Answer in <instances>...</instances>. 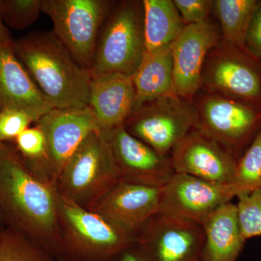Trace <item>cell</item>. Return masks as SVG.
Here are the masks:
<instances>
[{
	"instance_id": "obj_13",
	"label": "cell",
	"mask_w": 261,
	"mask_h": 261,
	"mask_svg": "<svg viewBox=\"0 0 261 261\" xmlns=\"http://www.w3.org/2000/svg\"><path fill=\"white\" fill-rule=\"evenodd\" d=\"M119 170L121 180L163 187L175 172L170 156H163L121 126L102 132Z\"/></svg>"
},
{
	"instance_id": "obj_25",
	"label": "cell",
	"mask_w": 261,
	"mask_h": 261,
	"mask_svg": "<svg viewBox=\"0 0 261 261\" xmlns=\"http://www.w3.org/2000/svg\"><path fill=\"white\" fill-rule=\"evenodd\" d=\"M233 185L238 195L261 189V127L238 160Z\"/></svg>"
},
{
	"instance_id": "obj_19",
	"label": "cell",
	"mask_w": 261,
	"mask_h": 261,
	"mask_svg": "<svg viewBox=\"0 0 261 261\" xmlns=\"http://www.w3.org/2000/svg\"><path fill=\"white\" fill-rule=\"evenodd\" d=\"M204 261H237L247 240L239 223L236 204L220 206L202 224Z\"/></svg>"
},
{
	"instance_id": "obj_33",
	"label": "cell",
	"mask_w": 261,
	"mask_h": 261,
	"mask_svg": "<svg viewBox=\"0 0 261 261\" xmlns=\"http://www.w3.org/2000/svg\"><path fill=\"white\" fill-rule=\"evenodd\" d=\"M5 227L4 223H3V219H2L1 215H0V231Z\"/></svg>"
},
{
	"instance_id": "obj_2",
	"label": "cell",
	"mask_w": 261,
	"mask_h": 261,
	"mask_svg": "<svg viewBox=\"0 0 261 261\" xmlns=\"http://www.w3.org/2000/svg\"><path fill=\"white\" fill-rule=\"evenodd\" d=\"M13 49L54 108L89 106L91 71L81 66L53 32H33Z\"/></svg>"
},
{
	"instance_id": "obj_35",
	"label": "cell",
	"mask_w": 261,
	"mask_h": 261,
	"mask_svg": "<svg viewBox=\"0 0 261 261\" xmlns=\"http://www.w3.org/2000/svg\"><path fill=\"white\" fill-rule=\"evenodd\" d=\"M259 63H260V66H261V58H260V61H259Z\"/></svg>"
},
{
	"instance_id": "obj_23",
	"label": "cell",
	"mask_w": 261,
	"mask_h": 261,
	"mask_svg": "<svg viewBox=\"0 0 261 261\" xmlns=\"http://www.w3.org/2000/svg\"><path fill=\"white\" fill-rule=\"evenodd\" d=\"M14 142L15 149L29 171L41 181L54 186L47 145L42 130L36 126L30 127Z\"/></svg>"
},
{
	"instance_id": "obj_24",
	"label": "cell",
	"mask_w": 261,
	"mask_h": 261,
	"mask_svg": "<svg viewBox=\"0 0 261 261\" xmlns=\"http://www.w3.org/2000/svg\"><path fill=\"white\" fill-rule=\"evenodd\" d=\"M0 261H59L23 233L5 226L0 231Z\"/></svg>"
},
{
	"instance_id": "obj_26",
	"label": "cell",
	"mask_w": 261,
	"mask_h": 261,
	"mask_svg": "<svg viewBox=\"0 0 261 261\" xmlns=\"http://www.w3.org/2000/svg\"><path fill=\"white\" fill-rule=\"evenodd\" d=\"M42 8V0H1V16L8 27L22 30L37 21Z\"/></svg>"
},
{
	"instance_id": "obj_20",
	"label": "cell",
	"mask_w": 261,
	"mask_h": 261,
	"mask_svg": "<svg viewBox=\"0 0 261 261\" xmlns=\"http://www.w3.org/2000/svg\"><path fill=\"white\" fill-rule=\"evenodd\" d=\"M137 106L168 96L176 95L173 82L171 47L146 53L132 75Z\"/></svg>"
},
{
	"instance_id": "obj_7",
	"label": "cell",
	"mask_w": 261,
	"mask_h": 261,
	"mask_svg": "<svg viewBox=\"0 0 261 261\" xmlns=\"http://www.w3.org/2000/svg\"><path fill=\"white\" fill-rule=\"evenodd\" d=\"M123 126L161 155L170 156L178 142L197 128V111L193 103L168 96L136 106Z\"/></svg>"
},
{
	"instance_id": "obj_4",
	"label": "cell",
	"mask_w": 261,
	"mask_h": 261,
	"mask_svg": "<svg viewBox=\"0 0 261 261\" xmlns=\"http://www.w3.org/2000/svg\"><path fill=\"white\" fill-rule=\"evenodd\" d=\"M120 180L107 140L102 132H93L61 170L55 188L62 197L89 210Z\"/></svg>"
},
{
	"instance_id": "obj_6",
	"label": "cell",
	"mask_w": 261,
	"mask_h": 261,
	"mask_svg": "<svg viewBox=\"0 0 261 261\" xmlns=\"http://www.w3.org/2000/svg\"><path fill=\"white\" fill-rule=\"evenodd\" d=\"M113 5L107 0H42V11L75 61L91 71L99 32Z\"/></svg>"
},
{
	"instance_id": "obj_8",
	"label": "cell",
	"mask_w": 261,
	"mask_h": 261,
	"mask_svg": "<svg viewBox=\"0 0 261 261\" xmlns=\"http://www.w3.org/2000/svg\"><path fill=\"white\" fill-rule=\"evenodd\" d=\"M196 129L210 137L239 159L261 127V109L231 98L205 91L193 101Z\"/></svg>"
},
{
	"instance_id": "obj_5",
	"label": "cell",
	"mask_w": 261,
	"mask_h": 261,
	"mask_svg": "<svg viewBox=\"0 0 261 261\" xmlns=\"http://www.w3.org/2000/svg\"><path fill=\"white\" fill-rule=\"evenodd\" d=\"M146 53L142 1H124L111 9L98 37L91 73L132 76Z\"/></svg>"
},
{
	"instance_id": "obj_1",
	"label": "cell",
	"mask_w": 261,
	"mask_h": 261,
	"mask_svg": "<svg viewBox=\"0 0 261 261\" xmlns=\"http://www.w3.org/2000/svg\"><path fill=\"white\" fill-rule=\"evenodd\" d=\"M57 192L34 176L15 147H0V215L8 226L62 257Z\"/></svg>"
},
{
	"instance_id": "obj_28",
	"label": "cell",
	"mask_w": 261,
	"mask_h": 261,
	"mask_svg": "<svg viewBox=\"0 0 261 261\" xmlns=\"http://www.w3.org/2000/svg\"><path fill=\"white\" fill-rule=\"evenodd\" d=\"M36 120L29 113L19 110L0 111V143L15 141Z\"/></svg>"
},
{
	"instance_id": "obj_15",
	"label": "cell",
	"mask_w": 261,
	"mask_h": 261,
	"mask_svg": "<svg viewBox=\"0 0 261 261\" xmlns=\"http://www.w3.org/2000/svg\"><path fill=\"white\" fill-rule=\"evenodd\" d=\"M42 130L55 182L75 151L90 134L101 132L89 107L53 108L34 123Z\"/></svg>"
},
{
	"instance_id": "obj_12",
	"label": "cell",
	"mask_w": 261,
	"mask_h": 261,
	"mask_svg": "<svg viewBox=\"0 0 261 261\" xmlns=\"http://www.w3.org/2000/svg\"><path fill=\"white\" fill-rule=\"evenodd\" d=\"M221 41L220 29L209 19L185 27L171 46L173 82L178 97L192 102L202 89V72L206 58Z\"/></svg>"
},
{
	"instance_id": "obj_18",
	"label": "cell",
	"mask_w": 261,
	"mask_h": 261,
	"mask_svg": "<svg viewBox=\"0 0 261 261\" xmlns=\"http://www.w3.org/2000/svg\"><path fill=\"white\" fill-rule=\"evenodd\" d=\"M92 74L89 106L101 132L123 126L137 106L132 76Z\"/></svg>"
},
{
	"instance_id": "obj_31",
	"label": "cell",
	"mask_w": 261,
	"mask_h": 261,
	"mask_svg": "<svg viewBox=\"0 0 261 261\" xmlns=\"http://www.w3.org/2000/svg\"><path fill=\"white\" fill-rule=\"evenodd\" d=\"M107 261H147L135 243L117 252Z\"/></svg>"
},
{
	"instance_id": "obj_21",
	"label": "cell",
	"mask_w": 261,
	"mask_h": 261,
	"mask_svg": "<svg viewBox=\"0 0 261 261\" xmlns=\"http://www.w3.org/2000/svg\"><path fill=\"white\" fill-rule=\"evenodd\" d=\"M142 3L146 53L171 47L186 27L173 0H143Z\"/></svg>"
},
{
	"instance_id": "obj_30",
	"label": "cell",
	"mask_w": 261,
	"mask_h": 261,
	"mask_svg": "<svg viewBox=\"0 0 261 261\" xmlns=\"http://www.w3.org/2000/svg\"><path fill=\"white\" fill-rule=\"evenodd\" d=\"M244 49L254 58H261V0H257L256 7L252 14L247 29Z\"/></svg>"
},
{
	"instance_id": "obj_9",
	"label": "cell",
	"mask_w": 261,
	"mask_h": 261,
	"mask_svg": "<svg viewBox=\"0 0 261 261\" xmlns=\"http://www.w3.org/2000/svg\"><path fill=\"white\" fill-rule=\"evenodd\" d=\"M261 109V66L245 49L221 41L206 58L202 89Z\"/></svg>"
},
{
	"instance_id": "obj_34",
	"label": "cell",
	"mask_w": 261,
	"mask_h": 261,
	"mask_svg": "<svg viewBox=\"0 0 261 261\" xmlns=\"http://www.w3.org/2000/svg\"><path fill=\"white\" fill-rule=\"evenodd\" d=\"M58 260H59V261H69V260H66V259L63 258V257H61V258L58 259Z\"/></svg>"
},
{
	"instance_id": "obj_17",
	"label": "cell",
	"mask_w": 261,
	"mask_h": 261,
	"mask_svg": "<svg viewBox=\"0 0 261 261\" xmlns=\"http://www.w3.org/2000/svg\"><path fill=\"white\" fill-rule=\"evenodd\" d=\"M53 106L20 60L11 45H0V111L19 110L36 121Z\"/></svg>"
},
{
	"instance_id": "obj_36",
	"label": "cell",
	"mask_w": 261,
	"mask_h": 261,
	"mask_svg": "<svg viewBox=\"0 0 261 261\" xmlns=\"http://www.w3.org/2000/svg\"><path fill=\"white\" fill-rule=\"evenodd\" d=\"M3 143H0V147H1L2 145H3Z\"/></svg>"
},
{
	"instance_id": "obj_29",
	"label": "cell",
	"mask_w": 261,
	"mask_h": 261,
	"mask_svg": "<svg viewBox=\"0 0 261 261\" xmlns=\"http://www.w3.org/2000/svg\"><path fill=\"white\" fill-rule=\"evenodd\" d=\"M173 2L186 25L208 20L214 3L211 0H173Z\"/></svg>"
},
{
	"instance_id": "obj_16",
	"label": "cell",
	"mask_w": 261,
	"mask_h": 261,
	"mask_svg": "<svg viewBox=\"0 0 261 261\" xmlns=\"http://www.w3.org/2000/svg\"><path fill=\"white\" fill-rule=\"evenodd\" d=\"M162 187L120 180L89 211L100 215L132 238L159 213Z\"/></svg>"
},
{
	"instance_id": "obj_14",
	"label": "cell",
	"mask_w": 261,
	"mask_h": 261,
	"mask_svg": "<svg viewBox=\"0 0 261 261\" xmlns=\"http://www.w3.org/2000/svg\"><path fill=\"white\" fill-rule=\"evenodd\" d=\"M175 173L233 185L238 159L200 130H192L170 154Z\"/></svg>"
},
{
	"instance_id": "obj_3",
	"label": "cell",
	"mask_w": 261,
	"mask_h": 261,
	"mask_svg": "<svg viewBox=\"0 0 261 261\" xmlns=\"http://www.w3.org/2000/svg\"><path fill=\"white\" fill-rule=\"evenodd\" d=\"M62 257L69 261H107L134 243V238L100 215L57 192Z\"/></svg>"
},
{
	"instance_id": "obj_27",
	"label": "cell",
	"mask_w": 261,
	"mask_h": 261,
	"mask_svg": "<svg viewBox=\"0 0 261 261\" xmlns=\"http://www.w3.org/2000/svg\"><path fill=\"white\" fill-rule=\"evenodd\" d=\"M239 223L245 240L261 237V189L237 196Z\"/></svg>"
},
{
	"instance_id": "obj_22",
	"label": "cell",
	"mask_w": 261,
	"mask_h": 261,
	"mask_svg": "<svg viewBox=\"0 0 261 261\" xmlns=\"http://www.w3.org/2000/svg\"><path fill=\"white\" fill-rule=\"evenodd\" d=\"M257 0H216L213 10L219 19L223 42L244 49L247 29Z\"/></svg>"
},
{
	"instance_id": "obj_32",
	"label": "cell",
	"mask_w": 261,
	"mask_h": 261,
	"mask_svg": "<svg viewBox=\"0 0 261 261\" xmlns=\"http://www.w3.org/2000/svg\"><path fill=\"white\" fill-rule=\"evenodd\" d=\"M13 42V39L2 18L1 0H0V45H11Z\"/></svg>"
},
{
	"instance_id": "obj_11",
	"label": "cell",
	"mask_w": 261,
	"mask_h": 261,
	"mask_svg": "<svg viewBox=\"0 0 261 261\" xmlns=\"http://www.w3.org/2000/svg\"><path fill=\"white\" fill-rule=\"evenodd\" d=\"M238 195L233 185H224L175 173L161 190L159 213L202 225L215 211Z\"/></svg>"
},
{
	"instance_id": "obj_10",
	"label": "cell",
	"mask_w": 261,
	"mask_h": 261,
	"mask_svg": "<svg viewBox=\"0 0 261 261\" xmlns=\"http://www.w3.org/2000/svg\"><path fill=\"white\" fill-rule=\"evenodd\" d=\"M147 261H204L202 225L162 213L151 217L134 237Z\"/></svg>"
}]
</instances>
